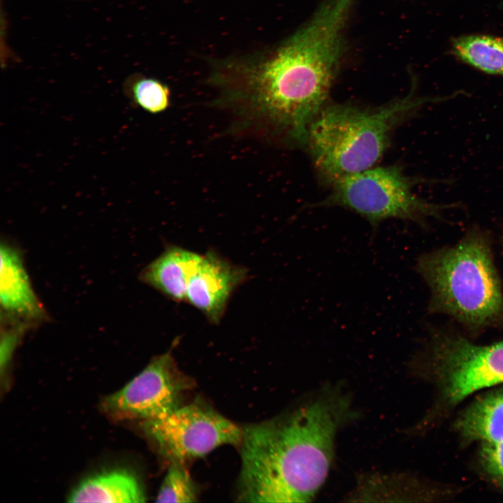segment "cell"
Here are the masks:
<instances>
[{"mask_svg": "<svg viewBox=\"0 0 503 503\" xmlns=\"http://www.w3.org/2000/svg\"><path fill=\"white\" fill-rule=\"evenodd\" d=\"M357 416L340 386H325L287 414L242 428L238 498L307 502L323 485L336 435Z\"/></svg>", "mask_w": 503, "mask_h": 503, "instance_id": "obj_1", "label": "cell"}, {"mask_svg": "<svg viewBox=\"0 0 503 503\" xmlns=\"http://www.w3.org/2000/svg\"><path fill=\"white\" fill-rule=\"evenodd\" d=\"M404 97L375 108L326 104L310 124L305 145L320 180L330 186L380 159L393 131L424 105L449 98L418 96L415 78Z\"/></svg>", "mask_w": 503, "mask_h": 503, "instance_id": "obj_2", "label": "cell"}, {"mask_svg": "<svg viewBox=\"0 0 503 503\" xmlns=\"http://www.w3.org/2000/svg\"><path fill=\"white\" fill-rule=\"evenodd\" d=\"M487 235L474 227L453 246L421 255L415 268L429 287L428 311L471 330L503 323V292Z\"/></svg>", "mask_w": 503, "mask_h": 503, "instance_id": "obj_3", "label": "cell"}, {"mask_svg": "<svg viewBox=\"0 0 503 503\" xmlns=\"http://www.w3.org/2000/svg\"><path fill=\"white\" fill-rule=\"evenodd\" d=\"M429 180L409 177L398 165L370 168L345 177L331 185L330 194L314 206H337L365 219L376 230L382 221H411L425 226L429 217L440 218L442 212L453 205H440L421 199L413 187Z\"/></svg>", "mask_w": 503, "mask_h": 503, "instance_id": "obj_4", "label": "cell"}, {"mask_svg": "<svg viewBox=\"0 0 503 503\" xmlns=\"http://www.w3.org/2000/svg\"><path fill=\"white\" fill-rule=\"evenodd\" d=\"M143 430L170 463L184 465L226 444L239 446L243 429L201 402L143 421Z\"/></svg>", "mask_w": 503, "mask_h": 503, "instance_id": "obj_5", "label": "cell"}, {"mask_svg": "<svg viewBox=\"0 0 503 503\" xmlns=\"http://www.w3.org/2000/svg\"><path fill=\"white\" fill-rule=\"evenodd\" d=\"M429 358L452 403L472 393L503 383V340L477 345L461 335H432Z\"/></svg>", "mask_w": 503, "mask_h": 503, "instance_id": "obj_6", "label": "cell"}, {"mask_svg": "<svg viewBox=\"0 0 503 503\" xmlns=\"http://www.w3.org/2000/svg\"><path fill=\"white\" fill-rule=\"evenodd\" d=\"M194 386L168 351L154 358L124 387L105 398L101 407L118 419L161 418L181 406L182 395Z\"/></svg>", "mask_w": 503, "mask_h": 503, "instance_id": "obj_7", "label": "cell"}, {"mask_svg": "<svg viewBox=\"0 0 503 503\" xmlns=\"http://www.w3.org/2000/svg\"><path fill=\"white\" fill-rule=\"evenodd\" d=\"M247 275L245 268L209 251L202 256L189 279L186 302L199 309L211 323L218 324L231 296Z\"/></svg>", "mask_w": 503, "mask_h": 503, "instance_id": "obj_8", "label": "cell"}, {"mask_svg": "<svg viewBox=\"0 0 503 503\" xmlns=\"http://www.w3.org/2000/svg\"><path fill=\"white\" fill-rule=\"evenodd\" d=\"M0 296L6 320L30 326L45 318L20 254L7 243L1 245Z\"/></svg>", "mask_w": 503, "mask_h": 503, "instance_id": "obj_9", "label": "cell"}, {"mask_svg": "<svg viewBox=\"0 0 503 503\" xmlns=\"http://www.w3.org/2000/svg\"><path fill=\"white\" fill-rule=\"evenodd\" d=\"M202 256L170 245L143 269L140 279L172 300L186 302L189 279Z\"/></svg>", "mask_w": 503, "mask_h": 503, "instance_id": "obj_10", "label": "cell"}, {"mask_svg": "<svg viewBox=\"0 0 503 503\" xmlns=\"http://www.w3.org/2000/svg\"><path fill=\"white\" fill-rule=\"evenodd\" d=\"M146 495L137 479L124 470L105 472L82 481L69 495L72 502H144Z\"/></svg>", "mask_w": 503, "mask_h": 503, "instance_id": "obj_11", "label": "cell"}, {"mask_svg": "<svg viewBox=\"0 0 503 503\" xmlns=\"http://www.w3.org/2000/svg\"><path fill=\"white\" fill-rule=\"evenodd\" d=\"M449 53L478 71L503 77V36L476 33L453 37Z\"/></svg>", "mask_w": 503, "mask_h": 503, "instance_id": "obj_12", "label": "cell"}, {"mask_svg": "<svg viewBox=\"0 0 503 503\" xmlns=\"http://www.w3.org/2000/svg\"><path fill=\"white\" fill-rule=\"evenodd\" d=\"M459 430L469 439L483 442L503 439V391L481 398L460 417Z\"/></svg>", "mask_w": 503, "mask_h": 503, "instance_id": "obj_13", "label": "cell"}, {"mask_svg": "<svg viewBox=\"0 0 503 503\" xmlns=\"http://www.w3.org/2000/svg\"><path fill=\"white\" fill-rule=\"evenodd\" d=\"M124 92L135 105L152 114L162 112L170 105L168 87L154 78L133 75L124 83Z\"/></svg>", "mask_w": 503, "mask_h": 503, "instance_id": "obj_14", "label": "cell"}, {"mask_svg": "<svg viewBox=\"0 0 503 503\" xmlns=\"http://www.w3.org/2000/svg\"><path fill=\"white\" fill-rule=\"evenodd\" d=\"M197 488L184 465L170 463L156 495V502H195Z\"/></svg>", "mask_w": 503, "mask_h": 503, "instance_id": "obj_15", "label": "cell"}, {"mask_svg": "<svg viewBox=\"0 0 503 503\" xmlns=\"http://www.w3.org/2000/svg\"><path fill=\"white\" fill-rule=\"evenodd\" d=\"M481 461L486 472L498 483L503 486V439L484 442Z\"/></svg>", "mask_w": 503, "mask_h": 503, "instance_id": "obj_16", "label": "cell"}, {"mask_svg": "<svg viewBox=\"0 0 503 503\" xmlns=\"http://www.w3.org/2000/svg\"><path fill=\"white\" fill-rule=\"evenodd\" d=\"M61 1H71V2H90L96 0H61Z\"/></svg>", "mask_w": 503, "mask_h": 503, "instance_id": "obj_17", "label": "cell"}]
</instances>
